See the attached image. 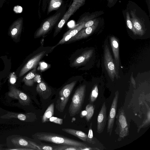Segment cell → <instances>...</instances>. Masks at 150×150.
I'll return each mask as SVG.
<instances>
[{
  "mask_svg": "<svg viewBox=\"0 0 150 150\" xmlns=\"http://www.w3.org/2000/svg\"><path fill=\"white\" fill-rule=\"evenodd\" d=\"M34 137L36 139L39 140L57 144L64 145H69L81 147L84 148V150L93 149L83 142L55 133L46 132H38L34 134Z\"/></svg>",
  "mask_w": 150,
  "mask_h": 150,
  "instance_id": "6da1fadb",
  "label": "cell"
},
{
  "mask_svg": "<svg viewBox=\"0 0 150 150\" xmlns=\"http://www.w3.org/2000/svg\"><path fill=\"white\" fill-rule=\"evenodd\" d=\"M86 85L80 86L76 90L69 108V113L71 116L79 113L81 109L85 97Z\"/></svg>",
  "mask_w": 150,
  "mask_h": 150,
  "instance_id": "7a4b0ae2",
  "label": "cell"
},
{
  "mask_svg": "<svg viewBox=\"0 0 150 150\" xmlns=\"http://www.w3.org/2000/svg\"><path fill=\"white\" fill-rule=\"evenodd\" d=\"M116 127L115 130V134L118 135L119 141L124 139L129 134V127L126 114L123 108L119 109L116 115Z\"/></svg>",
  "mask_w": 150,
  "mask_h": 150,
  "instance_id": "3957f363",
  "label": "cell"
},
{
  "mask_svg": "<svg viewBox=\"0 0 150 150\" xmlns=\"http://www.w3.org/2000/svg\"><path fill=\"white\" fill-rule=\"evenodd\" d=\"M76 83V81H74L67 84L59 91L56 104V108L59 112H62L64 111L70 95Z\"/></svg>",
  "mask_w": 150,
  "mask_h": 150,
  "instance_id": "277c9868",
  "label": "cell"
},
{
  "mask_svg": "<svg viewBox=\"0 0 150 150\" xmlns=\"http://www.w3.org/2000/svg\"><path fill=\"white\" fill-rule=\"evenodd\" d=\"M104 64L106 69L112 81H114L115 77L117 79H118V71L107 45H105L104 48Z\"/></svg>",
  "mask_w": 150,
  "mask_h": 150,
  "instance_id": "5b68a950",
  "label": "cell"
},
{
  "mask_svg": "<svg viewBox=\"0 0 150 150\" xmlns=\"http://www.w3.org/2000/svg\"><path fill=\"white\" fill-rule=\"evenodd\" d=\"M61 15L59 12L52 15L44 21L36 31L35 38H38L47 34L53 28L58 21Z\"/></svg>",
  "mask_w": 150,
  "mask_h": 150,
  "instance_id": "8992f818",
  "label": "cell"
},
{
  "mask_svg": "<svg viewBox=\"0 0 150 150\" xmlns=\"http://www.w3.org/2000/svg\"><path fill=\"white\" fill-rule=\"evenodd\" d=\"M119 95L118 91H117L115 93V96L112 102L108 117L107 132L109 133L110 136L112 134L115 118Z\"/></svg>",
  "mask_w": 150,
  "mask_h": 150,
  "instance_id": "52a82bcc",
  "label": "cell"
},
{
  "mask_svg": "<svg viewBox=\"0 0 150 150\" xmlns=\"http://www.w3.org/2000/svg\"><path fill=\"white\" fill-rule=\"evenodd\" d=\"M82 5L73 2L57 26L54 34V37L60 31L64 25L71 16L73 15Z\"/></svg>",
  "mask_w": 150,
  "mask_h": 150,
  "instance_id": "ba28073f",
  "label": "cell"
},
{
  "mask_svg": "<svg viewBox=\"0 0 150 150\" xmlns=\"http://www.w3.org/2000/svg\"><path fill=\"white\" fill-rule=\"evenodd\" d=\"M8 95L11 98L18 99L19 103L23 105H29L31 101L28 96L12 85L10 87Z\"/></svg>",
  "mask_w": 150,
  "mask_h": 150,
  "instance_id": "9c48e42d",
  "label": "cell"
},
{
  "mask_svg": "<svg viewBox=\"0 0 150 150\" xmlns=\"http://www.w3.org/2000/svg\"><path fill=\"white\" fill-rule=\"evenodd\" d=\"M46 52L43 51L33 56L23 67L20 71L19 77H21L29 70L36 68L40 60L43 58Z\"/></svg>",
  "mask_w": 150,
  "mask_h": 150,
  "instance_id": "30bf717a",
  "label": "cell"
},
{
  "mask_svg": "<svg viewBox=\"0 0 150 150\" xmlns=\"http://www.w3.org/2000/svg\"><path fill=\"white\" fill-rule=\"evenodd\" d=\"M107 120V107L105 103L104 102L97 117V131L98 133L100 134L103 132Z\"/></svg>",
  "mask_w": 150,
  "mask_h": 150,
  "instance_id": "8fae6325",
  "label": "cell"
},
{
  "mask_svg": "<svg viewBox=\"0 0 150 150\" xmlns=\"http://www.w3.org/2000/svg\"><path fill=\"white\" fill-rule=\"evenodd\" d=\"M99 23L98 20L96 19L95 23L92 25L82 29L74 36L72 37L68 41H75L88 37L93 33L97 28Z\"/></svg>",
  "mask_w": 150,
  "mask_h": 150,
  "instance_id": "7c38bea8",
  "label": "cell"
},
{
  "mask_svg": "<svg viewBox=\"0 0 150 150\" xmlns=\"http://www.w3.org/2000/svg\"><path fill=\"white\" fill-rule=\"evenodd\" d=\"M130 14L132 16L131 19L136 31L137 35H143L144 34V31L140 19L136 14L135 10L131 11Z\"/></svg>",
  "mask_w": 150,
  "mask_h": 150,
  "instance_id": "4fadbf2b",
  "label": "cell"
},
{
  "mask_svg": "<svg viewBox=\"0 0 150 150\" xmlns=\"http://www.w3.org/2000/svg\"><path fill=\"white\" fill-rule=\"evenodd\" d=\"M36 91L45 99L48 98L52 93L51 89L42 81H41L38 83L36 87Z\"/></svg>",
  "mask_w": 150,
  "mask_h": 150,
  "instance_id": "5bb4252c",
  "label": "cell"
},
{
  "mask_svg": "<svg viewBox=\"0 0 150 150\" xmlns=\"http://www.w3.org/2000/svg\"><path fill=\"white\" fill-rule=\"evenodd\" d=\"M93 51V49L84 51L75 59L72 63V65L73 66H77L84 64L91 57Z\"/></svg>",
  "mask_w": 150,
  "mask_h": 150,
  "instance_id": "9a60e30c",
  "label": "cell"
},
{
  "mask_svg": "<svg viewBox=\"0 0 150 150\" xmlns=\"http://www.w3.org/2000/svg\"><path fill=\"white\" fill-rule=\"evenodd\" d=\"M111 45L116 65L118 68L120 66L119 47L118 41L114 36L110 38Z\"/></svg>",
  "mask_w": 150,
  "mask_h": 150,
  "instance_id": "2e32d148",
  "label": "cell"
},
{
  "mask_svg": "<svg viewBox=\"0 0 150 150\" xmlns=\"http://www.w3.org/2000/svg\"><path fill=\"white\" fill-rule=\"evenodd\" d=\"M62 130L69 134L76 137L84 142H87L88 135L82 131L71 128H63Z\"/></svg>",
  "mask_w": 150,
  "mask_h": 150,
  "instance_id": "e0dca14e",
  "label": "cell"
},
{
  "mask_svg": "<svg viewBox=\"0 0 150 150\" xmlns=\"http://www.w3.org/2000/svg\"><path fill=\"white\" fill-rule=\"evenodd\" d=\"M36 68L32 70L23 79L22 81H23L25 84L28 86H33L35 83L34 78L36 73Z\"/></svg>",
  "mask_w": 150,
  "mask_h": 150,
  "instance_id": "ac0fdd59",
  "label": "cell"
},
{
  "mask_svg": "<svg viewBox=\"0 0 150 150\" xmlns=\"http://www.w3.org/2000/svg\"><path fill=\"white\" fill-rule=\"evenodd\" d=\"M54 105L53 103L51 104L45 112L42 117V123H45L52 117L54 114Z\"/></svg>",
  "mask_w": 150,
  "mask_h": 150,
  "instance_id": "d6986e66",
  "label": "cell"
},
{
  "mask_svg": "<svg viewBox=\"0 0 150 150\" xmlns=\"http://www.w3.org/2000/svg\"><path fill=\"white\" fill-rule=\"evenodd\" d=\"M13 143L17 145L24 146H26L33 149H38V147L31 143V142L27 141L22 138H19L17 140L15 139L12 141Z\"/></svg>",
  "mask_w": 150,
  "mask_h": 150,
  "instance_id": "ffe728a7",
  "label": "cell"
},
{
  "mask_svg": "<svg viewBox=\"0 0 150 150\" xmlns=\"http://www.w3.org/2000/svg\"><path fill=\"white\" fill-rule=\"evenodd\" d=\"M147 109L146 113V117L144 119L141 125L139 126L137 132L139 133L140 130L142 128L148 127L150 125V109L149 107L146 103H145Z\"/></svg>",
  "mask_w": 150,
  "mask_h": 150,
  "instance_id": "44dd1931",
  "label": "cell"
},
{
  "mask_svg": "<svg viewBox=\"0 0 150 150\" xmlns=\"http://www.w3.org/2000/svg\"><path fill=\"white\" fill-rule=\"evenodd\" d=\"M62 3V0H50L48 8L47 14L52 11L57 9Z\"/></svg>",
  "mask_w": 150,
  "mask_h": 150,
  "instance_id": "7402d4cb",
  "label": "cell"
},
{
  "mask_svg": "<svg viewBox=\"0 0 150 150\" xmlns=\"http://www.w3.org/2000/svg\"><path fill=\"white\" fill-rule=\"evenodd\" d=\"M94 108V105L91 103L89 104L86 106L85 108L86 114L85 116L86 120L88 122L90 121L93 116Z\"/></svg>",
  "mask_w": 150,
  "mask_h": 150,
  "instance_id": "603a6c76",
  "label": "cell"
},
{
  "mask_svg": "<svg viewBox=\"0 0 150 150\" xmlns=\"http://www.w3.org/2000/svg\"><path fill=\"white\" fill-rule=\"evenodd\" d=\"M85 23V21H82L76 26L68 31L69 34L72 37L74 36L80 30L84 28Z\"/></svg>",
  "mask_w": 150,
  "mask_h": 150,
  "instance_id": "cb8c5ba5",
  "label": "cell"
},
{
  "mask_svg": "<svg viewBox=\"0 0 150 150\" xmlns=\"http://www.w3.org/2000/svg\"><path fill=\"white\" fill-rule=\"evenodd\" d=\"M54 150H84V148L69 145H64L54 148Z\"/></svg>",
  "mask_w": 150,
  "mask_h": 150,
  "instance_id": "d4e9b609",
  "label": "cell"
},
{
  "mask_svg": "<svg viewBox=\"0 0 150 150\" xmlns=\"http://www.w3.org/2000/svg\"><path fill=\"white\" fill-rule=\"evenodd\" d=\"M98 91L97 85H95L93 88L90 97V103H93L96 100L98 96Z\"/></svg>",
  "mask_w": 150,
  "mask_h": 150,
  "instance_id": "484cf974",
  "label": "cell"
},
{
  "mask_svg": "<svg viewBox=\"0 0 150 150\" xmlns=\"http://www.w3.org/2000/svg\"><path fill=\"white\" fill-rule=\"evenodd\" d=\"M21 26L19 25H16L11 29L10 34L11 37L15 39L17 38L21 32Z\"/></svg>",
  "mask_w": 150,
  "mask_h": 150,
  "instance_id": "4316f807",
  "label": "cell"
},
{
  "mask_svg": "<svg viewBox=\"0 0 150 150\" xmlns=\"http://www.w3.org/2000/svg\"><path fill=\"white\" fill-rule=\"evenodd\" d=\"M126 21L127 24L128 28L132 31L134 35H137L136 31L134 27L128 12H127L126 13Z\"/></svg>",
  "mask_w": 150,
  "mask_h": 150,
  "instance_id": "83f0119b",
  "label": "cell"
},
{
  "mask_svg": "<svg viewBox=\"0 0 150 150\" xmlns=\"http://www.w3.org/2000/svg\"><path fill=\"white\" fill-rule=\"evenodd\" d=\"M72 37L69 34L68 31L66 32L64 35L63 38L55 46L52 47L51 50H53L55 47L59 45L62 44L68 41Z\"/></svg>",
  "mask_w": 150,
  "mask_h": 150,
  "instance_id": "f1b7e54d",
  "label": "cell"
},
{
  "mask_svg": "<svg viewBox=\"0 0 150 150\" xmlns=\"http://www.w3.org/2000/svg\"><path fill=\"white\" fill-rule=\"evenodd\" d=\"M92 122H91L89 126L87 142L89 143L94 144H95V142L93 138V132L92 128Z\"/></svg>",
  "mask_w": 150,
  "mask_h": 150,
  "instance_id": "f546056e",
  "label": "cell"
},
{
  "mask_svg": "<svg viewBox=\"0 0 150 150\" xmlns=\"http://www.w3.org/2000/svg\"><path fill=\"white\" fill-rule=\"evenodd\" d=\"M49 120L51 122L60 125H62L63 123L62 119L56 117H52L49 119Z\"/></svg>",
  "mask_w": 150,
  "mask_h": 150,
  "instance_id": "4dcf8cb0",
  "label": "cell"
},
{
  "mask_svg": "<svg viewBox=\"0 0 150 150\" xmlns=\"http://www.w3.org/2000/svg\"><path fill=\"white\" fill-rule=\"evenodd\" d=\"M17 80V76L14 72L11 73L9 76V82L12 84L15 83Z\"/></svg>",
  "mask_w": 150,
  "mask_h": 150,
  "instance_id": "1f68e13d",
  "label": "cell"
},
{
  "mask_svg": "<svg viewBox=\"0 0 150 150\" xmlns=\"http://www.w3.org/2000/svg\"><path fill=\"white\" fill-rule=\"evenodd\" d=\"M96 19L90 20L86 21L84 28L89 27L95 23Z\"/></svg>",
  "mask_w": 150,
  "mask_h": 150,
  "instance_id": "d6a6232c",
  "label": "cell"
},
{
  "mask_svg": "<svg viewBox=\"0 0 150 150\" xmlns=\"http://www.w3.org/2000/svg\"><path fill=\"white\" fill-rule=\"evenodd\" d=\"M37 146L38 150H52L54 149L53 147L49 146L43 145L42 146H40L37 145Z\"/></svg>",
  "mask_w": 150,
  "mask_h": 150,
  "instance_id": "836d02e7",
  "label": "cell"
},
{
  "mask_svg": "<svg viewBox=\"0 0 150 150\" xmlns=\"http://www.w3.org/2000/svg\"><path fill=\"white\" fill-rule=\"evenodd\" d=\"M48 65L46 63L42 62L40 63V69L42 71H44L48 68Z\"/></svg>",
  "mask_w": 150,
  "mask_h": 150,
  "instance_id": "e575fe53",
  "label": "cell"
},
{
  "mask_svg": "<svg viewBox=\"0 0 150 150\" xmlns=\"http://www.w3.org/2000/svg\"><path fill=\"white\" fill-rule=\"evenodd\" d=\"M41 78L40 76L36 73L35 74L34 78V82H39L41 81Z\"/></svg>",
  "mask_w": 150,
  "mask_h": 150,
  "instance_id": "d590c367",
  "label": "cell"
},
{
  "mask_svg": "<svg viewBox=\"0 0 150 150\" xmlns=\"http://www.w3.org/2000/svg\"><path fill=\"white\" fill-rule=\"evenodd\" d=\"M22 10V8L20 6H17L14 8V11L16 13H21Z\"/></svg>",
  "mask_w": 150,
  "mask_h": 150,
  "instance_id": "8d00e7d4",
  "label": "cell"
},
{
  "mask_svg": "<svg viewBox=\"0 0 150 150\" xmlns=\"http://www.w3.org/2000/svg\"><path fill=\"white\" fill-rule=\"evenodd\" d=\"M85 0H73V2L79 4L83 5L85 1Z\"/></svg>",
  "mask_w": 150,
  "mask_h": 150,
  "instance_id": "74e56055",
  "label": "cell"
},
{
  "mask_svg": "<svg viewBox=\"0 0 150 150\" xmlns=\"http://www.w3.org/2000/svg\"><path fill=\"white\" fill-rule=\"evenodd\" d=\"M131 81L132 83V84L133 85V86L135 88H136V83H135V81L132 76H131Z\"/></svg>",
  "mask_w": 150,
  "mask_h": 150,
  "instance_id": "f35d334b",
  "label": "cell"
},
{
  "mask_svg": "<svg viewBox=\"0 0 150 150\" xmlns=\"http://www.w3.org/2000/svg\"><path fill=\"white\" fill-rule=\"evenodd\" d=\"M108 0L110 2H111L113 0Z\"/></svg>",
  "mask_w": 150,
  "mask_h": 150,
  "instance_id": "ab89813d",
  "label": "cell"
}]
</instances>
